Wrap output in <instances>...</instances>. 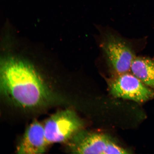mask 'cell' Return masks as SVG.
<instances>
[{"label": "cell", "instance_id": "1", "mask_svg": "<svg viewBox=\"0 0 154 154\" xmlns=\"http://www.w3.org/2000/svg\"><path fill=\"white\" fill-rule=\"evenodd\" d=\"M1 90L17 105L34 108L49 103L51 92L34 68L17 60L6 63L1 72Z\"/></svg>", "mask_w": 154, "mask_h": 154}, {"label": "cell", "instance_id": "4", "mask_svg": "<svg viewBox=\"0 0 154 154\" xmlns=\"http://www.w3.org/2000/svg\"><path fill=\"white\" fill-rule=\"evenodd\" d=\"M108 63L112 69L119 75L128 72L135 57L131 46L122 38L108 34L102 45Z\"/></svg>", "mask_w": 154, "mask_h": 154}, {"label": "cell", "instance_id": "6", "mask_svg": "<svg viewBox=\"0 0 154 154\" xmlns=\"http://www.w3.org/2000/svg\"><path fill=\"white\" fill-rule=\"evenodd\" d=\"M49 145L46 140L44 125L35 121L27 128L17 148L19 154H42Z\"/></svg>", "mask_w": 154, "mask_h": 154}, {"label": "cell", "instance_id": "2", "mask_svg": "<svg viewBox=\"0 0 154 154\" xmlns=\"http://www.w3.org/2000/svg\"><path fill=\"white\" fill-rule=\"evenodd\" d=\"M81 121L74 111L69 109L52 115L44 125L48 144L68 142L81 128Z\"/></svg>", "mask_w": 154, "mask_h": 154}, {"label": "cell", "instance_id": "3", "mask_svg": "<svg viewBox=\"0 0 154 154\" xmlns=\"http://www.w3.org/2000/svg\"><path fill=\"white\" fill-rule=\"evenodd\" d=\"M72 152L84 154H125L129 153L106 136L99 134L77 132L69 140Z\"/></svg>", "mask_w": 154, "mask_h": 154}, {"label": "cell", "instance_id": "5", "mask_svg": "<svg viewBox=\"0 0 154 154\" xmlns=\"http://www.w3.org/2000/svg\"><path fill=\"white\" fill-rule=\"evenodd\" d=\"M134 75L119 74L112 82V94L115 97L143 103L154 97V91L148 88Z\"/></svg>", "mask_w": 154, "mask_h": 154}, {"label": "cell", "instance_id": "7", "mask_svg": "<svg viewBox=\"0 0 154 154\" xmlns=\"http://www.w3.org/2000/svg\"><path fill=\"white\" fill-rule=\"evenodd\" d=\"M130 70L143 83L154 89V59L136 57Z\"/></svg>", "mask_w": 154, "mask_h": 154}]
</instances>
